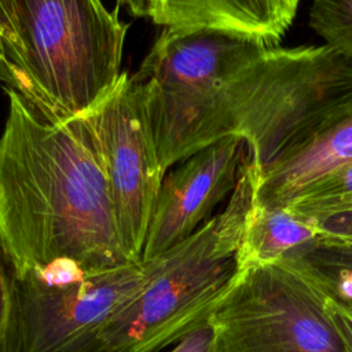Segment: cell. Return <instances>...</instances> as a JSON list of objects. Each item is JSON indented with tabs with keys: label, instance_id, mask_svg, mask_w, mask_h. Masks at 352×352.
<instances>
[{
	"label": "cell",
	"instance_id": "cell-8",
	"mask_svg": "<svg viewBox=\"0 0 352 352\" xmlns=\"http://www.w3.org/2000/svg\"><path fill=\"white\" fill-rule=\"evenodd\" d=\"M248 147L226 138L182 161L164 176L147 230L142 260H151L192 235L232 192Z\"/></svg>",
	"mask_w": 352,
	"mask_h": 352
},
{
	"label": "cell",
	"instance_id": "cell-4",
	"mask_svg": "<svg viewBox=\"0 0 352 352\" xmlns=\"http://www.w3.org/2000/svg\"><path fill=\"white\" fill-rule=\"evenodd\" d=\"M23 52L0 81L40 116L63 122L87 111L118 78L128 25L102 0H15Z\"/></svg>",
	"mask_w": 352,
	"mask_h": 352
},
{
	"label": "cell",
	"instance_id": "cell-13",
	"mask_svg": "<svg viewBox=\"0 0 352 352\" xmlns=\"http://www.w3.org/2000/svg\"><path fill=\"white\" fill-rule=\"evenodd\" d=\"M297 253L324 293L352 309V246L314 245Z\"/></svg>",
	"mask_w": 352,
	"mask_h": 352
},
{
	"label": "cell",
	"instance_id": "cell-15",
	"mask_svg": "<svg viewBox=\"0 0 352 352\" xmlns=\"http://www.w3.org/2000/svg\"><path fill=\"white\" fill-rule=\"evenodd\" d=\"M18 307L16 278L0 242V352H16Z\"/></svg>",
	"mask_w": 352,
	"mask_h": 352
},
{
	"label": "cell",
	"instance_id": "cell-1",
	"mask_svg": "<svg viewBox=\"0 0 352 352\" xmlns=\"http://www.w3.org/2000/svg\"><path fill=\"white\" fill-rule=\"evenodd\" d=\"M132 77L164 170L226 138L243 140L260 170L352 88V60L326 45L165 26Z\"/></svg>",
	"mask_w": 352,
	"mask_h": 352
},
{
	"label": "cell",
	"instance_id": "cell-18",
	"mask_svg": "<svg viewBox=\"0 0 352 352\" xmlns=\"http://www.w3.org/2000/svg\"><path fill=\"white\" fill-rule=\"evenodd\" d=\"M216 329L210 316L186 333L170 352H214Z\"/></svg>",
	"mask_w": 352,
	"mask_h": 352
},
{
	"label": "cell",
	"instance_id": "cell-17",
	"mask_svg": "<svg viewBox=\"0 0 352 352\" xmlns=\"http://www.w3.org/2000/svg\"><path fill=\"white\" fill-rule=\"evenodd\" d=\"M319 238L315 245L352 246V210L316 221Z\"/></svg>",
	"mask_w": 352,
	"mask_h": 352
},
{
	"label": "cell",
	"instance_id": "cell-20",
	"mask_svg": "<svg viewBox=\"0 0 352 352\" xmlns=\"http://www.w3.org/2000/svg\"><path fill=\"white\" fill-rule=\"evenodd\" d=\"M117 6H124L135 18L153 16V0H116Z\"/></svg>",
	"mask_w": 352,
	"mask_h": 352
},
{
	"label": "cell",
	"instance_id": "cell-11",
	"mask_svg": "<svg viewBox=\"0 0 352 352\" xmlns=\"http://www.w3.org/2000/svg\"><path fill=\"white\" fill-rule=\"evenodd\" d=\"M318 238L315 220L300 217L286 208L264 206L252 199L238 257L242 268L248 270L311 248Z\"/></svg>",
	"mask_w": 352,
	"mask_h": 352
},
{
	"label": "cell",
	"instance_id": "cell-19",
	"mask_svg": "<svg viewBox=\"0 0 352 352\" xmlns=\"http://www.w3.org/2000/svg\"><path fill=\"white\" fill-rule=\"evenodd\" d=\"M327 315L338 334L344 352H352V309L338 300L326 297Z\"/></svg>",
	"mask_w": 352,
	"mask_h": 352
},
{
	"label": "cell",
	"instance_id": "cell-14",
	"mask_svg": "<svg viewBox=\"0 0 352 352\" xmlns=\"http://www.w3.org/2000/svg\"><path fill=\"white\" fill-rule=\"evenodd\" d=\"M308 23L323 45L352 60V0H312Z\"/></svg>",
	"mask_w": 352,
	"mask_h": 352
},
{
	"label": "cell",
	"instance_id": "cell-2",
	"mask_svg": "<svg viewBox=\"0 0 352 352\" xmlns=\"http://www.w3.org/2000/svg\"><path fill=\"white\" fill-rule=\"evenodd\" d=\"M0 138V242L15 276L100 272L139 263L126 249L106 175L80 116L51 122L6 88Z\"/></svg>",
	"mask_w": 352,
	"mask_h": 352
},
{
	"label": "cell",
	"instance_id": "cell-12",
	"mask_svg": "<svg viewBox=\"0 0 352 352\" xmlns=\"http://www.w3.org/2000/svg\"><path fill=\"white\" fill-rule=\"evenodd\" d=\"M283 208L315 221L352 210V164L318 179Z\"/></svg>",
	"mask_w": 352,
	"mask_h": 352
},
{
	"label": "cell",
	"instance_id": "cell-16",
	"mask_svg": "<svg viewBox=\"0 0 352 352\" xmlns=\"http://www.w3.org/2000/svg\"><path fill=\"white\" fill-rule=\"evenodd\" d=\"M23 44L15 0H0V66L21 58Z\"/></svg>",
	"mask_w": 352,
	"mask_h": 352
},
{
	"label": "cell",
	"instance_id": "cell-3",
	"mask_svg": "<svg viewBox=\"0 0 352 352\" xmlns=\"http://www.w3.org/2000/svg\"><path fill=\"white\" fill-rule=\"evenodd\" d=\"M256 175L246 154L226 208L169 249L144 289L74 352H157L206 320L245 271L238 250Z\"/></svg>",
	"mask_w": 352,
	"mask_h": 352
},
{
	"label": "cell",
	"instance_id": "cell-9",
	"mask_svg": "<svg viewBox=\"0 0 352 352\" xmlns=\"http://www.w3.org/2000/svg\"><path fill=\"white\" fill-rule=\"evenodd\" d=\"M351 164L352 88L327 104L257 170L253 202L283 208L318 179Z\"/></svg>",
	"mask_w": 352,
	"mask_h": 352
},
{
	"label": "cell",
	"instance_id": "cell-21",
	"mask_svg": "<svg viewBox=\"0 0 352 352\" xmlns=\"http://www.w3.org/2000/svg\"><path fill=\"white\" fill-rule=\"evenodd\" d=\"M158 1H160V0H153V14H154V10H155V7H157ZM151 18H153V16H151Z\"/></svg>",
	"mask_w": 352,
	"mask_h": 352
},
{
	"label": "cell",
	"instance_id": "cell-6",
	"mask_svg": "<svg viewBox=\"0 0 352 352\" xmlns=\"http://www.w3.org/2000/svg\"><path fill=\"white\" fill-rule=\"evenodd\" d=\"M166 252L100 272L29 270L16 278V352H74L160 272Z\"/></svg>",
	"mask_w": 352,
	"mask_h": 352
},
{
	"label": "cell",
	"instance_id": "cell-10",
	"mask_svg": "<svg viewBox=\"0 0 352 352\" xmlns=\"http://www.w3.org/2000/svg\"><path fill=\"white\" fill-rule=\"evenodd\" d=\"M300 0H160L151 21L172 28H213L275 45Z\"/></svg>",
	"mask_w": 352,
	"mask_h": 352
},
{
	"label": "cell",
	"instance_id": "cell-5",
	"mask_svg": "<svg viewBox=\"0 0 352 352\" xmlns=\"http://www.w3.org/2000/svg\"><path fill=\"white\" fill-rule=\"evenodd\" d=\"M326 297L297 252L250 267L210 315L214 352H344Z\"/></svg>",
	"mask_w": 352,
	"mask_h": 352
},
{
	"label": "cell",
	"instance_id": "cell-7",
	"mask_svg": "<svg viewBox=\"0 0 352 352\" xmlns=\"http://www.w3.org/2000/svg\"><path fill=\"white\" fill-rule=\"evenodd\" d=\"M107 179L121 238L142 261L148 224L165 175L142 87L121 72L114 84L82 114Z\"/></svg>",
	"mask_w": 352,
	"mask_h": 352
}]
</instances>
